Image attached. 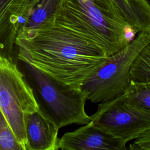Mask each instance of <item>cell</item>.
Wrapping results in <instances>:
<instances>
[{"instance_id":"6da1fadb","label":"cell","mask_w":150,"mask_h":150,"mask_svg":"<svg viewBox=\"0 0 150 150\" xmlns=\"http://www.w3.org/2000/svg\"><path fill=\"white\" fill-rule=\"evenodd\" d=\"M16 45L18 58L77 88L108 57L100 46L57 22L29 38H17Z\"/></svg>"},{"instance_id":"7a4b0ae2","label":"cell","mask_w":150,"mask_h":150,"mask_svg":"<svg viewBox=\"0 0 150 150\" xmlns=\"http://www.w3.org/2000/svg\"><path fill=\"white\" fill-rule=\"evenodd\" d=\"M55 22L93 42L108 56L127 47L138 33L114 0H62Z\"/></svg>"},{"instance_id":"3957f363","label":"cell","mask_w":150,"mask_h":150,"mask_svg":"<svg viewBox=\"0 0 150 150\" xmlns=\"http://www.w3.org/2000/svg\"><path fill=\"white\" fill-rule=\"evenodd\" d=\"M16 63L32 89L38 111L59 129L91 121L85 111L87 93L81 88L66 84L17 57Z\"/></svg>"},{"instance_id":"277c9868","label":"cell","mask_w":150,"mask_h":150,"mask_svg":"<svg viewBox=\"0 0 150 150\" xmlns=\"http://www.w3.org/2000/svg\"><path fill=\"white\" fill-rule=\"evenodd\" d=\"M150 42V33H138L121 51L107 57L81 86L93 103H101L123 94L130 83L129 72L135 59Z\"/></svg>"},{"instance_id":"5b68a950","label":"cell","mask_w":150,"mask_h":150,"mask_svg":"<svg viewBox=\"0 0 150 150\" xmlns=\"http://www.w3.org/2000/svg\"><path fill=\"white\" fill-rule=\"evenodd\" d=\"M0 108L25 150L26 117L38 111L32 89L16 62L0 56Z\"/></svg>"},{"instance_id":"8992f818","label":"cell","mask_w":150,"mask_h":150,"mask_svg":"<svg viewBox=\"0 0 150 150\" xmlns=\"http://www.w3.org/2000/svg\"><path fill=\"white\" fill-rule=\"evenodd\" d=\"M90 116L97 126L128 141L150 130V112L131 105L124 94L100 103Z\"/></svg>"},{"instance_id":"52a82bcc","label":"cell","mask_w":150,"mask_h":150,"mask_svg":"<svg viewBox=\"0 0 150 150\" xmlns=\"http://www.w3.org/2000/svg\"><path fill=\"white\" fill-rule=\"evenodd\" d=\"M40 0H0V56L16 62V38Z\"/></svg>"},{"instance_id":"ba28073f","label":"cell","mask_w":150,"mask_h":150,"mask_svg":"<svg viewBox=\"0 0 150 150\" xmlns=\"http://www.w3.org/2000/svg\"><path fill=\"white\" fill-rule=\"evenodd\" d=\"M128 140L95 125L92 121L59 138L57 149L62 150H126Z\"/></svg>"},{"instance_id":"9c48e42d","label":"cell","mask_w":150,"mask_h":150,"mask_svg":"<svg viewBox=\"0 0 150 150\" xmlns=\"http://www.w3.org/2000/svg\"><path fill=\"white\" fill-rule=\"evenodd\" d=\"M25 150H57L59 128L38 111L26 117Z\"/></svg>"},{"instance_id":"30bf717a","label":"cell","mask_w":150,"mask_h":150,"mask_svg":"<svg viewBox=\"0 0 150 150\" xmlns=\"http://www.w3.org/2000/svg\"><path fill=\"white\" fill-rule=\"evenodd\" d=\"M61 3L62 0H40L33 9L17 38H29L37 32L54 25Z\"/></svg>"},{"instance_id":"8fae6325","label":"cell","mask_w":150,"mask_h":150,"mask_svg":"<svg viewBox=\"0 0 150 150\" xmlns=\"http://www.w3.org/2000/svg\"><path fill=\"white\" fill-rule=\"evenodd\" d=\"M127 23L138 33H150V4L147 0H114Z\"/></svg>"},{"instance_id":"7c38bea8","label":"cell","mask_w":150,"mask_h":150,"mask_svg":"<svg viewBox=\"0 0 150 150\" xmlns=\"http://www.w3.org/2000/svg\"><path fill=\"white\" fill-rule=\"evenodd\" d=\"M123 94L126 101L131 105L150 112V80L145 82L130 81Z\"/></svg>"},{"instance_id":"4fadbf2b","label":"cell","mask_w":150,"mask_h":150,"mask_svg":"<svg viewBox=\"0 0 150 150\" xmlns=\"http://www.w3.org/2000/svg\"><path fill=\"white\" fill-rule=\"evenodd\" d=\"M131 81L145 82L150 80V42L140 52L129 72Z\"/></svg>"},{"instance_id":"5bb4252c","label":"cell","mask_w":150,"mask_h":150,"mask_svg":"<svg viewBox=\"0 0 150 150\" xmlns=\"http://www.w3.org/2000/svg\"><path fill=\"white\" fill-rule=\"evenodd\" d=\"M0 150H25L0 108Z\"/></svg>"},{"instance_id":"9a60e30c","label":"cell","mask_w":150,"mask_h":150,"mask_svg":"<svg viewBox=\"0 0 150 150\" xmlns=\"http://www.w3.org/2000/svg\"><path fill=\"white\" fill-rule=\"evenodd\" d=\"M132 144L129 145V149L150 150V130L136 138Z\"/></svg>"}]
</instances>
